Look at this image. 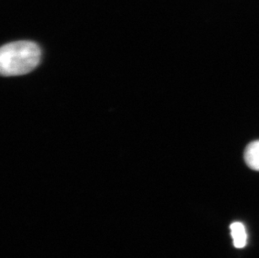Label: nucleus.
Segmentation results:
<instances>
[{
	"label": "nucleus",
	"mask_w": 259,
	"mask_h": 258,
	"mask_svg": "<svg viewBox=\"0 0 259 258\" xmlns=\"http://www.w3.org/2000/svg\"><path fill=\"white\" fill-rule=\"evenodd\" d=\"M41 51L34 42H12L2 47L0 51V72L2 76L25 75L39 64Z\"/></svg>",
	"instance_id": "nucleus-1"
},
{
	"label": "nucleus",
	"mask_w": 259,
	"mask_h": 258,
	"mask_svg": "<svg viewBox=\"0 0 259 258\" xmlns=\"http://www.w3.org/2000/svg\"><path fill=\"white\" fill-rule=\"evenodd\" d=\"M244 160L250 168L259 171V140L247 145L244 151Z\"/></svg>",
	"instance_id": "nucleus-2"
},
{
	"label": "nucleus",
	"mask_w": 259,
	"mask_h": 258,
	"mask_svg": "<svg viewBox=\"0 0 259 258\" xmlns=\"http://www.w3.org/2000/svg\"><path fill=\"white\" fill-rule=\"evenodd\" d=\"M233 245L237 248H243L247 245V233L244 225L241 222H233L230 227Z\"/></svg>",
	"instance_id": "nucleus-3"
}]
</instances>
